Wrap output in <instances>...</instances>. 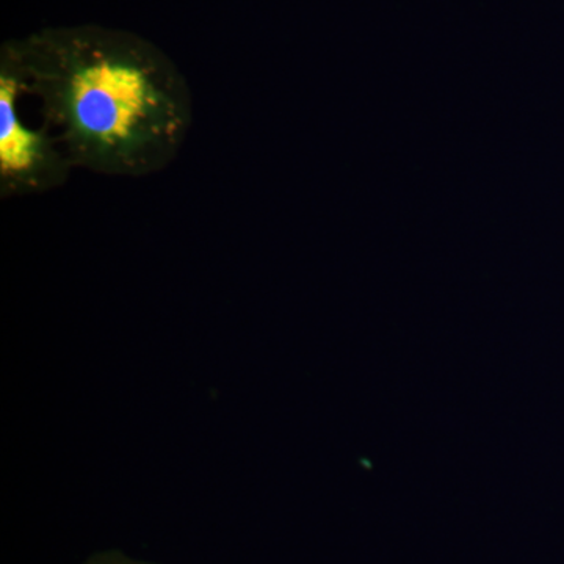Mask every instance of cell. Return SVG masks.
<instances>
[{
	"mask_svg": "<svg viewBox=\"0 0 564 564\" xmlns=\"http://www.w3.org/2000/svg\"><path fill=\"white\" fill-rule=\"evenodd\" d=\"M40 117L74 169L143 177L180 154L192 91L150 40L98 24L43 29L7 41ZM54 133V132H52Z\"/></svg>",
	"mask_w": 564,
	"mask_h": 564,
	"instance_id": "obj_1",
	"label": "cell"
},
{
	"mask_svg": "<svg viewBox=\"0 0 564 564\" xmlns=\"http://www.w3.org/2000/svg\"><path fill=\"white\" fill-rule=\"evenodd\" d=\"M24 80L9 44L0 50V196L36 195L62 187L74 169L61 141L24 120Z\"/></svg>",
	"mask_w": 564,
	"mask_h": 564,
	"instance_id": "obj_2",
	"label": "cell"
}]
</instances>
